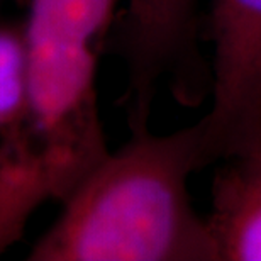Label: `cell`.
Returning a JSON list of instances; mask_svg holds the SVG:
<instances>
[{
	"mask_svg": "<svg viewBox=\"0 0 261 261\" xmlns=\"http://www.w3.org/2000/svg\"><path fill=\"white\" fill-rule=\"evenodd\" d=\"M211 165L200 122L149 129L111 151L61 203L29 261H217L189 181Z\"/></svg>",
	"mask_w": 261,
	"mask_h": 261,
	"instance_id": "obj_1",
	"label": "cell"
},
{
	"mask_svg": "<svg viewBox=\"0 0 261 261\" xmlns=\"http://www.w3.org/2000/svg\"><path fill=\"white\" fill-rule=\"evenodd\" d=\"M28 92L0 130V256L46 202H63L109 153L97 100L95 46L22 25Z\"/></svg>",
	"mask_w": 261,
	"mask_h": 261,
	"instance_id": "obj_2",
	"label": "cell"
},
{
	"mask_svg": "<svg viewBox=\"0 0 261 261\" xmlns=\"http://www.w3.org/2000/svg\"><path fill=\"white\" fill-rule=\"evenodd\" d=\"M208 95L202 119L211 163L261 127V0H211Z\"/></svg>",
	"mask_w": 261,
	"mask_h": 261,
	"instance_id": "obj_3",
	"label": "cell"
},
{
	"mask_svg": "<svg viewBox=\"0 0 261 261\" xmlns=\"http://www.w3.org/2000/svg\"><path fill=\"white\" fill-rule=\"evenodd\" d=\"M198 29V0H126L117 49L126 65L124 98L130 106L149 109L161 85L178 100L202 90L208 71Z\"/></svg>",
	"mask_w": 261,
	"mask_h": 261,
	"instance_id": "obj_4",
	"label": "cell"
},
{
	"mask_svg": "<svg viewBox=\"0 0 261 261\" xmlns=\"http://www.w3.org/2000/svg\"><path fill=\"white\" fill-rule=\"evenodd\" d=\"M205 216L217 261H261V127L224 156Z\"/></svg>",
	"mask_w": 261,
	"mask_h": 261,
	"instance_id": "obj_5",
	"label": "cell"
},
{
	"mask_svg": "<svg viewBox=\"0 0 261 261\" xmlns=\"http://www.w3.org/2000/svg\"><path fill=\"white\" fill-rule=\"evenodd\" d=\"M119 4L121 0H31L25 24L95 46L112 24Z\"/></svg>",
	"mask_w": 261,
	"mask_h": 261,
	"instance_id": "obj_6",
	"label": "cell"
},
{
	"mask_svg": "<svg viewBox=\"0 0 261 261\" xmlns=\"http://www.w3.org/2000/svg\"><path fill=\"white\" fill-rule=\"evenodd\" d=\"M28 92L24 28L0 25V130L19 116Z\"/></svg>",
	"mask_w": 261,
	"mask_h": 261,
	"instance_id": "obj_7",
	"label": "cell"
}]
</instances>
